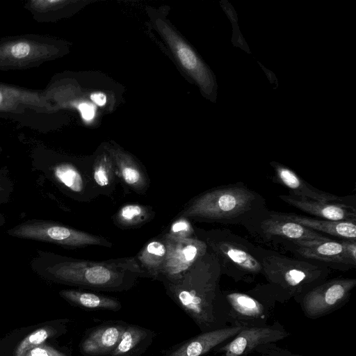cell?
I'll list each match as a JSON object with an SVG mask.
<instances>
[{
	"label": "cell",
	"instance_id": "e0dca14e",
	"mask_svg": "<svg viewBox=\"0 0 356 356\" xmlns=\"http://www.w3.org/2000/svg\"><path fill=\"white\" fill-rule=\"evenodd\" d=\"M244 326L240 324L202 332L165 350L161 356H203L215 347L234 337Z\"/></svg>",
	"mask_w": 356,
	"mask_h": 356
},
{
	"label": "cell",
	"instance_id": "7c38bea8",
	"mask_svg": "<svg viewBox=\"0 0 356 356\" xmlns=\"http://www.w3.org/2000/svg\"><path fill=\"white\" fill-rule=\"evenodd\" d=\"M164 237L168 243V253L156 280L174 283L179 280L206 253L208 247L197 237L180 240Z\"/></svg>",
	"mask_w": 356,
	"mask_h": 356
},
{
	"label": "cell",
	"instance_id": "44dd1931",
	"mask_svg": "<svg viewBox=\"0 0 356 356\" xmlns=\"http://www.w3.org/2000/svg\"><path fill=\"white\" fill-rule=\"evenodd\" d=\"M90 177L99 195L112 197L118 179L113 160L106 146L90 159Z\"/></svg>",
	"mask_w": 356,
	"mask_h": 356
},
{
	"label": "cell",
	"instance_id": "cb8c5ba5",
	"mask_svg": "<svg viewBox=\"0 0 356 356\" xmlns=\"http://www.w3.org/2000/svg\"><path fill=\"white\" fill-rule=\"evenodd\" d=\"M167 253V240L161 234L148 241L135 257L145 273L146 277L156 280L165 261Z\"/></svg>",
	"mask_w": 356,
	"mask_h": 356
},
{
	"label": "cell",
	"instance_id": "5b68a950",
	"mask_svg": "<svg viewBox=\"0 0 356 356\" xmlns=\"http://www.w3.org/2000/svg\"><path fill=\"white\" fill-rule=\"evenodd\" d=\"M196 236L203 241L216 257L222 275L236 282H250L261 274L262 267L256 245L227 229L205 230L195 227Z\"/></svg>",
	"mask_w": 356,
	"mask_h": 356
},
{
	"label": "cell",
	"instance_id": "6da1fadb",
	"mask_svg": "<svg viewBox=\"0 0 356 356\" xmlns=\"http://www.w3.org/2000/svg\"><path fill=\"white\" fill-rule=\"evenodd\" d=\"M30 266L47 280L97 291H127L146 277L135 257L97 261L39 250Z\"/></svg>",
	"mask_w": 356,
	"mask_h": 356
},
{
	"label": "cell",
	"instance_id": "3957f363",
	"mask_svg": "<svg viewBox=\"0 0 356 356\" xmlns=\"http://www.w3.org/2000/svg\"><path fill=\"white\" fill-rule=\"evenodd\" d=\"M265 198L243 183L218 186L190 200L177 216L201 222L240 225L266 207Z\"/></svg>",
	"mask_w": 356,
	"mask_h": 356
},
{
	"label": "cell",
	"instance_id": "7a4b0ae2",
	"mask_svg": "<svg viewBox=\"0 0 356 356\" xmlns=\"http://www.w3.org/2000/svg\"><path fill=\"white\" fill-rule=\"evenodd\" d=\"M221 276L218 261L208 248L179 280L162 283L168 296L207 332L225 327L229 316V305L220 289Z\"/></svg>",
	"mask_w": 356,
	"mask_h": 356
},
{
	"label": "cell",
	"instance_id": "5bb4252c",
	"mask_svg": "<svg viewBox=\"0 0 356 356\" xmlns=\"http://www.w3.org/2000/svg\"><path fill=\"white\" fill-rule=\"evenodd\" d=\"M274 169V179L284 186L289 191V195L300 198L314 201L344 203L355 205V196H337L330 193L318 190L301 178L291 168L277 162H271Z\"/></svg>",
	"mask_w": 356,
	"mask_h": 356
},
{
	"label": "cell",
	"instance_id": "8fae6325",
	"mask_svg": "<svg viewBox=\"0 0 356 356\" xmlns=\"http://www.w3.org/2000/svg\"><path fill=\"white\" fill-rule=\"evenodd\" d=\"M154 22L156 29L181 67L203 92L210 94L213 86V79L194 50L165 19L157 17Z\"/></svg>",
	"mask_w": 356,
	"mask_h": 356
},
{
	"label": "cell",
	"instance_id": "836d02e7",
	"mask_svg": "<svg viewBox=\"0 0 356 356\" xmlns=\"http://www.w3.org/2000/svg\"><path fill=\"white\" fill-rule=\"evenodd\" d=\"M6 220L5 216L0 212V228L4 225Z\"/></svg>",
	"mask_w": 356,
	"mask_h": 356
},
{
	"label": "cell",
	"instance_id": "7402d4cb",
	"mask_svg": "<svg viewBox=\"0 0 356 356\" xmlns=\"http://www.w3.org/2000/svg\"><path fill=\"white\" fill-rule=\"evenodd\" d=\"M277 213L284 218L314 232L327 234L343 240L356 241V222L332 221L293 213L277 212Z\"/></svg>",
	"mask_w": 356,
	"mask_h": 356
},
{
	"label": "cell",
	"instance_id": "30bf717a",
	"mask_svg": "<svg viewBox=\"0 0 356 356\" xmlns=\"http://www.w3.org/2000/svg\"><path fill=\"white\" fill-rule=\"evenodd\" d=\"M58 52L47 38L20 37L0 41V69L33 67L51 59Z\"/></svg>",
	"mask_w": 356,
	"mask_h": 356
},
{
	"label": "cell",
	"instance_id": "277c9868",
	"mask_svg": "<svg viewBox=\"0 0 356 356\" xmlns=\"http://www.w3.org/2000/svg\"><path fill=\"white\" fill-rule=\"evenodd\" d=\"M261 275L277 297H302L327 280L330 268L321 263L290 257L275 250L256 245Z\"/></svg>",
	"mask_w": 356,
	"mask_h": 356
},
{
	"label": "cell",
	"instance_id": "f1b7e54d",
	"mask_svg": "<svg viewBox=\"0 0 356 356\" xmlns=\"http://www.w3.org/2000/svg\"><path fill=\"white\" fill-rule=\"evenodd\" d=\"M161 234L165 237L173 240L197 237L195 227L190 219L181 216H177Z\"/></svg>",
	"mask_w": 356,
	"mask_h": 356
},
{
	"label": "cell",
	"instance_id": "4dcf8cb0",
	"mask_svg": "<svg viewBox=\"0 0 356 356\" xmlns=\"http://www.w3.org/2000/svg\"><path fill=\"white\" fill-rule=\"evenodd\" d=\"M13 184L6 172H0V205L8 202L13 192Z\"/></svg>",
	"mask_w": 356,
	"mask_h": 356
},
{
	"label": "cell",
	"instance_id": "52a82bcc",
	"mask_svg": "<svg viewBox=\"0 0 356 356\" xmlns=\"http://www.w3.org/2000/svg\"><path fill=\"white\" fill-rule=\"evenodd\" d=\"M13 237L49 243L68 248L99 245L106 248L113 244L107 238L74 229L65 225L43 219H29L8 229Z\"/></svg>",
	"mask_w": 356,
	"mask_h": 356
},
{
	"label": "cell",
	"instance_id": "9a60e30c",
	"mask_svg": "<svg viewBox=\"0 0 356 356\" xmlns=\"http://www.w3.org/2000/svg\"><path fill=\"white\" fill-rule=\"evenodd\" d=\"M106 147L113 160L118 181L124 193L145 194L149 187L150 179L143 165L122 148L114 145Z\"/></svg>",
	"mask_w": 356,
	"mask_h": 356
},
{
	"label": "cell",
	"instance_id": "484cf974",
	"mask_svg": "<svg viewBox=\"0 0 356 356\" xmlns=\"http://www.w3.org/2000/svg\"><path fill=\"white\" fill-rule=\"evenodd\" d=\"M155 212L150 206L132 202L122 205L112 216L113 223L122 229L141 227L151 221Z\"/></svg>",
	"mask_w": 356,
	"mask_h": 356
},
{
	"label": "cell",
	"instance_id": "e575fe53",
	"mask_svg": "<svg viewBox=\"0 0 356 356\" xmlns=\"http://www.w3.org/2000/svg\"><path fill=\"white\" fill-rule=\"evenodd\" d=\"M271 356H280V355H271Z\"/></svg>",
	"mask_w": 356,
	"mask_h": 356
},
{
	"label": "cell",
	"instance_id": "f546056e",
	"mask_svg": "<svg viewBox=\"0 0 356 356\" xmlns=\"http://www.w3.org/2000/svg\"><path fill=\"white\" fill-rule=\"evenodd\" d=\"M23 356H68L67 354L60 351L51 346L45 343L35 347L26 353Z\"/></svg>",
	"mask_w": 356,
	"mask_h": 356
},
{
	"label": "cell",
	"instance_id": "603a6c76",
	"mask_svg": "<svg viewBox=\"0 0 356 356\" xmlns=\"http://www.w3.org/2000/svg\"><path fill=\"white\" fill-rule=\"evenodd\" d=\"M155 333L138 325H127L119 343L108 356H140L150 346Z\"/></svg>",
	"mask_w": 356,
	"mask_h": 356
},
{
	"label": "cell",
	"instance_id": "2e32d148",
	"mask_svg": "<svg viewBox=\"0 0 356 356\" xmlns=\"http://www.w3.org/2000/svg\"><path fill=\"white\" fill-rule=\"evenodd\" d=\"M288 335L289 333L282 328L245 325L232 341L217 351L224 353L225 356H243L258 346L282 340Z\"/></svg>",
	"mask_w": 356,
	"mask_h": 356
},
{
	"label": "cell",
	"instance_id": "83f0119b",
	"mask_svg": "<svg viewBox=\"0 0 356 356\" xmlns=\"http://www.w3.org/2000/svg\"><path fill=\"white\" fill-rule=\"evenodd\" d=\"M56 334L57 330L51 326L37 329L20 341L15 350V356H23L27 351L41 345Z\"/></svg>",
	"mask_w": 356,
	"mask_h": 356
},
{
	"label": "cell",
	"instance_id": "8992f818",
	"mask_svg": "<svg viewBox=\"0 0 356 356\" xmlns=\"http://www.w3.org/2000/svg\"><path fill=\"white\" fill-rule=\"evenodd\" d=\"M241 225L257 241L277 252L293 242L328 238L323 234L281 217L277 211H270L267 207Z\"/></svg>",
	"mask_w": 356,
	"mask_h": 356
},
{
	"label": "cell",
	"instance_id": "4fadbf2b",
	"mask_svg": "<svg viewBox=\"0 0 356 356\" xmlns=\"http://www.w3.org/2000/svg\"><path fill=\"white\" fill-rule=\"evenodd\" d=\"M355 286V278L326 280L302 297V309L310 318L325 315L345 302Z\"/></svg>",
	"mask_w": 356,
	"mask_h": 356
},
{
	"label": "cell",
	"instance_id": "4316f807",
	"mask_svg": "<svg viewBox=\"0 0 356 356\" xmlns=\"http://www.w3.org/2000/svg\"><path fill=\"white\" fill-rule=\"evenodd\" d=\"M229 305V316L241 318L256 319L264 316V306L253 297L240 292L225 295Z\"/></svg>",
	"mask_w": 356,
	"mask_h": 356
},
{
	"label": "cell",
	"instance_id": "ffe728a7",
	"mask_svg": "<svg viewBox=\"0 0 356 356\" xmlns=\"http://www.w3.org/2000/svg\"><path fill=\"white\" fill-rule=\"evenodd\" d=\"M51 109L44 95L0 84V111L22 113L26 110L49 111Z\"/></svg>",
	"mask_w": 356,
	"mask_h": 356
},
{
	"label": "cell",
	"instance_id": "d6a6232c",
	"mask_svg": "<svg viewBox=\"0 0 356 356\" xmlns=\"http://www.w3.org/2000/svg\"><path fill=\"white\" fill-rule=\"evenodd\" d=\"M92 101L98 106H103L106 102V95L102 92H95L91 94Z\"/></svg>",
	"mask_w": 356,
	"mask_h": 356
},
{
	"label": "cell",
	"instance_id": "d6986e66",
	"mask_svg": "<svg viewBox=\"0 0 356 356\" xmlns=\"http://www.w3.org/2000/svg\"><path fill=\"white\" fill-rule=\"evenodd\" d=\"M278 197L288 204L318 218L356 222V208L353 204L314 201L291 195H280Z\"/></svg>",
	"mask_w": 356,
	"mask_h": 356
},
{
	"label": "cell",
	"instance_id": "1f68e13d",
	"mask_svg": "<svg viewBox=\"0 0 356 356\" xmlns=\"http://www.w3.org/2000/svg\"><path fill=\"white\" fill-rule=\"evenodd\" d=\"M82 118L85 120H92L95 113L94 106L88 102H83L79 106Z\"/></svg>",
	"mask_w": 356,
	"mask_h": 356
},
{
	"label": "cell",
	"instance_id": "ac0fdd59",
	"mask_svg": "<svg viewBox=\"0 0 356 356\" xmlns=\"http://www.w3.org/2000/svg\"><path fill=\"white\" fill-rule=\"evenodd\" d=\"M127 325L116 321L90 329L80 343L81 353L84 356H108L117 346Z\"/></svg>",
	"mask_w": 356,
	"mask_h": 356
},
{
	"label": "cell",
	"instance_id": "9c48e42d",
	"mask_svg": "<svg viewBox=\"0 0 356 356\" xmlns=\"http://www.w3.org/2000/svg\"><path fill=\"white\" fill-rule=\"evenodd\" d=\"M284 252L339 270H348L356 267V241H336L330 237L298 241L285 245L279 252Z\"/></svg>",
	"mask_w": 356,
	"mask_h": 356
},
{
	"label": "cell",
	"instance_id": "ba28073f",
	"mask_svg": "<svg viewBox=\"0 0 356 356\" xmlns=\"http://www.w3.org/2000/svg\"><path fill=\"white\" fill-rule=\"evenodd\" d=\"M38 167L62 193L75 201L90 202L99 196L90 177V159L57 157Z\"/></svg>",
	"mask_w": 356,
	"mask_h": 356
},
{
	"label": "cell",
	"instance_id": "d4e9b609",
	"mask_svg": "<svg viewBox=\"0 0 356 356\" xmlns=\"http://www.w3.org/2000/svg\"><path fill=\"white\" fill-rule=\"evenodd\" d=\"M59 295L68 302L86 309L117 312L122 305L115 298L78 289H63Z\"/></svg>",
	"mask_w": 356,
	"mask_h": 356
}]
</instances>
